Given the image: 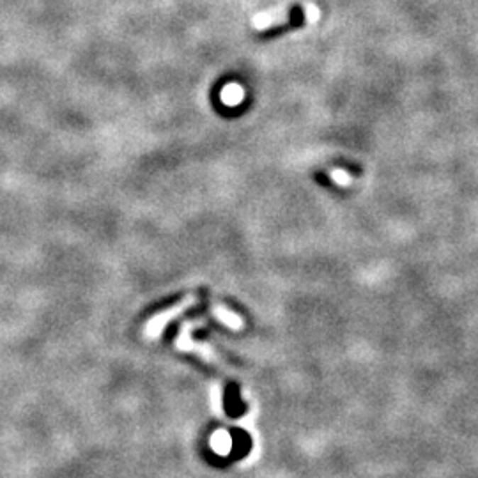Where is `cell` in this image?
I'll return each instance as SVG.
<instances>
[{
  "mask_svg": "<svg viewBox=\"0 0 478 478\" xmlns=\"http://www.w3.org/2000/svg\"><path fill=\"white\" fill-rule=\"evenodd\" d=\"M194 303H195V298H188V299H184V301H181L179 305L174 306V309L167 310L165 313H160V316H156L155 319H152L151 323H149V326H148V335H149V337H158V335L162 333L163 328H165L167 324H169L170 321L174 319V317L179 316V313L183 312L184 309L191 306V305H194Z\"/></svg>",
  "mask_w": 478,
  "mask_h": 478,
  "instance_id": "6da1fadb",
  "label": "cell"
},
{
  "mask_svg": "<svg viewBox=\"0 0 478 478\" xmlns=\"http://www.w3.org/2000/svg\"><path fill=\"white\" fill-rule=\"evenodd\" d=\"M222 103L227 106H239L245 99V89L241 87L239 84H227L226 87L222 89Z\"/></svg>",
  "mask_w": 478,
  "mask_h": 478,
  "instance_id": "7a4b0ae2",
  "label": "cell"
},
{
  "mask_svg": "<svg viewBox=\"0 0 478 478\" xmlns=\"http://www.w3.org/2000/svg\"><path fill=\"white\" fill-rule=\"evenodd\" d=\"M215 317L218 321H222L223 324H227L229 328H234V330H239L243 324L236 313L229 312V310L223 309V306H215Z\"/></svg>",
  "mask_w": 478,
  "mask_h": 478,
  "instance_id": "3957f363",
  "label": "cell"
},
{
  "mask_svg": "<svg viewBox=\"0 0 478 478\" xmlns=\"http://www.w3.org/2000/svg\"><path fill=\"white\" fill-rule=\"evenodd\" d=\"M233 447V441H230V436L226 433V430H220L213 436V448H215L218 454H227Z\"/></svg>",
  "mask_w": 478,
  "mask_h": 478,
  "instance_id": "277c9868",
  "label": "cell"
},
{
  "mask_svg": "<svg viewBox=\"0 0 478 478\" xmlns=\"http://www.w3.org/2000/svg\"><path fill=\"white\" fill-rule=\"evenodd\" d=\"M331 177H333L335 181H337L338 184H342V187H345V184H349V181H351V177L348 176V174L344 172V170H333V172H331Z\"/></svg>",
  "mask_w": 478,
  "mask_h": 478,
  "instance_id": "5b68a950",
  "label": "cell"
}]
</instances>
